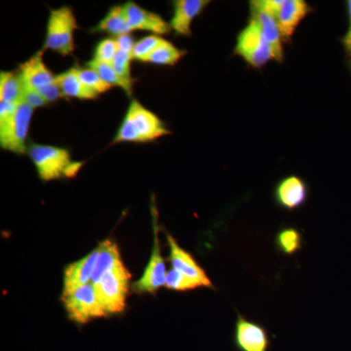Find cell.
Returning <instances> with one entry per match:
<instances>
[{
    "label": "cell",
    "mask_w": 351,
    "mask_h": 351,
    "mask_svg": "<svg viewBox=\"0 0 351 351\" xmlns=\"http://www.w3.org/2000/svg\"><path fill=\"white\" fill-rule=\"evenodd\" d=\"M130 279V272L125 265H121L93 286L97 298L108 315L122 313L125 308Z\"/></svg>",
    "instance_id": "cell-4"
},
{
    "label": "cell",
    "mask_w": 351,
    "mask_h": 351,
    "mask_svg": "<svg viewBox=\"0 0 351 351\" xmlns=\"http://www.w3.org/2000/svg\"><path fill=\"white\" fill-rule=\"evenodd\" d=\"M274 196L279 206L292 211L306 203L308 189L302 178L288 176L277 184Z\"/></svg>",
    "instance_id": "cell-16"
},
{
    "label": "cell",
    "mask_w": 351,
    "mask_h": 351,
    "mask_svg": "<svg viewBox=\"0 0 351 351\" xmlns=\"http://www.w3.org/2000/svg\"><path fill=\"white\" fill-rule=\"evenodd\" d=\"M18 73L25 84L34 88L38 92L56 83V75L44 63L43 50L38 51L21 64Z\"/></svg>",
    "instance_id": "cell-15"
},
{
    "label": "cell",
    "mask_w": 351,
    "mask_h": 351,
    "mask_svg": "<svg viewBox=\"0 0 351 351\" xmlns=\"http://www.w3.org/2000/svg\"><path fill=\"white\" fill-rule=\"evenodd\" d=\"M165 286L168 289L175 291H189L200 288L199 284L174 269L168 272Z\"/></svg>",
    "instance_id": "cell-29"
},
{
    "label": "cell",
    "mask_w": 351,
    "mask_h": 351,
    "mask_svg": "<svg viewBox=\"0 0 351 351\" xmlns=\"http://www.w3.org/2000/svg\"><path fill=\"white\" fill-rule=\"evenodd\" d=\"M119 52V45L115 38H104L97 44L94 50L93 60L101 63L112 64L115 55Z\"/></svg>",
    "instance_id": "cell-27"
},
{
    "label": "cell",
    "mask_w": 351,
    "mask_h": 351,
    "mask_svg": "<svg viewBox=\"0 0 351 351\" xmlns=\"http://www.w3.org/2000/svg\"><path fill=\"white\" fill-rule=\"evenodd\" d=\"M127 23L130 32L144 31L152 32L154 36H164L172 32L169 22H166L158 14L143 8L134 1L123 4Z\"/></svg>",
    "instance_id": "cell-9"
},
{
    "label": "cell",
    "mask_w": 351,
    "mask_h": 351,
    "mask_svg": "<svg viewBox=\"0 0 351 351\" xmlns=\"http://www.w3.org/2000/svg\"><path fill=\"white\" fill-rule=\"evenodd\" d=\"M346 10H348V29H351V0L346 1Z\"/></svg>",
    "instance_id": "cell-33"
},
{
    "label": "cell",
    "mask_w": 351,
    "mask_h": 351,
    "mask_svg": "<svg viewBox=\"0 0 351 351\" xmlns=\"http://www.w3.org/2000/svg\"><path fill=\"white\" fill-rule=\"evenodd\" d=\"M24 84V92H23V101L36 110V108L45 107L48 104L44 100L43 97L41 96L40 93L38 90L34 89L29 85Z\"/></svg>",
    "instance_id": "cell-30"
},
{
    "label": "cell",
    "mask_w": 351,
    "mask_h": 351,
    "mask_svg": "<svg viewBox=\"0 0 351 351\" xmlns=\"http://www.w3.org/2000/svg\"><path fill=\"white\" fill-rule=\"evenodd\" d=\"M167 241L170 247V262L172 269L178 270L184 276L193 279L200 287L213 288V284L208 277L204 269L198 265L195 258L182 248L172 235H167Z\"/></svg>",
    "instance_id": "cell-11"
},
{
    "label": "cell",
    "mask_w": 351,
    "mask_h": 351,
    "mask_svg": "<svg viewBox=\"0 0 351 351\" xmlns=\"http://www.w3.org/2000/svg\"><path fill=\"white\" fill-rule=\"evenodd\" d=\"M302 237L299 230L293 228H284L277 233L276 245L284 255L292 256L302 248Z\"/></svg>",
    "instance_id": "cell-24"
},
{
    "label": "cell",
    "mask_w": 351,
    "mask_h": 351,
    "mask_svg": "<svg viewBox=\"0 0 351 351\" xmlns=\"http://www.w3.org/2000/svg\"><path fill=\"white\" fill-rule=\"evenodd\" d=\"M170 134L169 129L166 127L160 117L145 108L140 101L132 100L112 143L143 144Z\"/></svg>",
    "instance_id": "cell-1"
},
{
    "label": "cell",
    "mask_w": 351,
    "mask_h": 351,
    "mask_svg": "<svg viewBox=\"0 0 351 351\" xmlns=\"http://www.w3.org/2000/svg\"><path fill=\"white\" fill-rule=\"evenodd\" d=\"M341 43H343V47H345L346 56H348V66H350L351 71V29H348V32H346L345 36L341 38Z\"/></svg>",
    "instance_id": "cell-32"
},
{
    "label": "cell",
    "mask_w": 351,
    "mask_h": 351,
    "mask_svg": "<svg viewBox=\"0 0 351 351\" xmlns=\"http://www.w3.org/2000/svg\"><path fill=\"white\" fill-rule=\"evenodd\" d=\"M162 40L163 38L161 36L152 34V36H145V38H141L140 40L136 41L133 52H132L133 60L147 63L149 58L151 57L154 50L158 47L159 44L162 43Z\"/></svg>",
    "instance_id": "cell-25"
},
{
    "label": "cell",
    "mask_w": 351,
    "mask_h": 351,
    "mask_svg": "<svg viewBox=\"0 0 351 351\" xmlns=\"http://www.w3.org/2000/svg\"><path fill=\"white\" fill-rule=\"evenodd\" d=\"M208 0H176L173 1V16L169 24L177 36H191V25L209 5Z\"/></svg>",
    "instance_id": "cell-13"
},
{
    "label": "cell",
    "mask_w": 351,
    "mask_h": 351,
    "mask_svg": "<svg viewBox=\"0 0 351 351\" xmlns=\"http://www.w3.org/2000/svg\"><path fill=\"white\" fill-rule=\"evenodd\" d=\"M91 32L92 34H106L112 38H117L124 34H131L123 5L110 7L107 15L91 29Z\"/></svg>",
    "instance_id": "cell-20"
},
{
    "label": "cell",
    "mask_w": 351,
    "mask_h": 351,
    "mask_svg": "<svg viewBox=\"0 0 351 351\" xmlns=\"http://www.w3.org/2000/svg\"><path fill=\"white\" fill-rule=\"evenodd\" d=\"M186 51L180 49L170 41L163 38L162 43L154 50L147 63L156 64V66H173L181 61L182 58L186 56Z\"/></svg>",
    "instance_id": "cell-22"
},
{
    "label": "cell",
    "mask_w": 351,
    "mask_h": 351,
    "mask_svg": "<svg viewBox=\"0 0 351 351\" xmlns=\"http://www.w3.org/2000/svg\"><path fill=\"white\" fill-rule=\"evenodd\" d=\"M234 343L239 351H269L270 339L265 327L239 314L235 323Z\"/></svg>",
    "instance_id": "cell-10"
},
{
    "label": "cell",
    "mask_w": 351,
    "mask_h": 351,
    "mask_svg": "<svg viewBox=\"0 0 351 351\" xmlns=\"http://www.w3.org/2000/svg\"><path fill=\"white\" fill-rule=\"evenodd\" d=\"M119 45V50L124 51V52L131 53L133 52L134 46H135L136 41L134 40L133 36L131 34H124V36H119L115 38Z\"/></svg>",
    "instance_id": "cell-31"
},
{
    "label": "cell",
    "mask_w": 351,
    "mask_h": 351,
    "mask_svg": "<svg viewBox=\"0 0 351 351\" xmlns=\"http://www.w3.org/2000/svg\"><path fill=\"white\" fill-rule=\"evenodd\" d=\"M87 66L95 69L101 76V80H104L110 87H119L123 89L127 94L131 95L133 91V86L129 85L128 83L124 82L117 71H114L112 64L101 63V62L95 61L92 59L91 61L88 62Z\"/></svg>",
    "instance_id": "cell-23"
},
{
    "label": "cell",
    "mask_w": 351,
    "mask_h": 351,
    "mask_svg": "<svg viewBox=\"0 0 351 351\" xmlns=\"http://www.w3.org/2000/svg\"><path fill=\"white\" fill-rule=\"evenodd\" d=\"M62 300L69 317L77 324H86L95 318L108 316L97 298L92 284H88L71 294L64 295Z\"/></svg>",
    "instance_id": "cell-7"
},
{
    "label": "cell",
    "mask_w": 351,
    "mask_h": 351,
    "mask_svg": "<svg viewBox=\"0 0 351 351\" xmlns=\"http://www.w3.org/2000/svg\"><path fill=\"white\" fill-rule=\"evenodd\" d=\"M234 54L256 69L263 68L274 60L272 48L265 40L257 23L251 19L237 36Z\"/></svg>",
    "instance_id": "cell-6"
},
{
    "label": "cell",
    "mask_w": 351,
    "mask_h": 351,
    "mask_svg": "<svg viewBox=\"0 0 351 351\" xmlns=\"http://www.w3.org/2000/svg\"><path fill=\"white\" fill-rule=\"evenodd\" d=\"M98 248L99 255L97 258L96 269L91 281L93 286L100 282L101 278L108 272L123 265L119 247L112 240H104L99 245Z\"/></svg>",
    "instance_id": "cell-18"
},
{
    "label": "cell",
    "mask_w": 351,
    "mask_h": 351,
    "mask_svg": "<svg viewBox=\"0 0 351 351\" xmlns=\"http://www.w3.org/2000/svg\"><path fill=\"white\" fill-rule=\"evenodd\" d=\"M311 11L304 0H285L276 18L284 43H290L297 27Z\"/></svg>",
    "instance_id": "cell-17"
},
{
    "label": "cell",
    "mask_w": 351,
    "mask_h": 351,
    "mask_svg": "<svg viewBox=\"0 0 351 351\" xmlns=\"http://www.w3.org/2000/svg\"><path fill=\"white\" fill-rule=\"evenodd\" d=\"M133 61L131 53L124 52V51L119 50L117 54L115 55L114 59L112 60V66L117 75L128 83L129 85L133 86L134 78L132 77L131 63Z\"/></svg>",
    "instance_id": "cell-28"
},
{
    "label": "cell",
    "mask_w": 351,
    "mask_h": 351,
    "mask_svg": "<svg viewBox=\"0 0 351 351\" xmlns=\"http://www.w3.org/2000/svg\"><path fill=\"white\" fill-rule=\"evenodd\" d=\"M27 154L43 182L75 177L83 165L71 159L68 149L56 145L32 144Z\"/></svg>",
    "instance_id": "cell-2"
},
{
    "label": "cell",
    "mask_w": 351,
    "mask_h": 351,
    "mask_svg": "<svg viewBox=\"0 0 351 351\" xmlns=\"http://www.w3.org/2000/svg\"><path fill=\"white\" fill-rule=\"evenodd\" d=\"M76 69H77L78 76H80L83 84L99 96L101 94L106 93L112 88L101 80V76L98 75L95 69L89 68V66L80 68L78 66H76Z\"/></svg>",
    "instance_id": "cell-26"
},
{
    "label": "cell",
    "mask_w": 351,
    "mask_h": 351,
    "mask_svg": "<svg viewBox=\"0 0 351 351\" xmlns=\"http://www.w3.org/2000/svg\"><path fill=\"white\" fill-rule=\"evenodd\" d=\"M99 248L95 249L86 257L80 258L77 262L69 265L64 272L63 295L71 294L73 291L91 284L95 269H96L97 258H98Z\"/></svg>",
    "instance_id": "cell-14"
},
{
    "label": "cell",
    "mask_w": 351,
    "mask_h": 351,
    "mask_svg": "<svg viewBox=\"0 0 351 351\" xmlns=\"http://www.w3.org/2000/svg\"><path fill=\"white\" fill-rule=\"evenodd\" d=\"M250 19L260 27L265 40L272 48L274 60L282 62L284 59L283 38L276 18L258 5L257 0L250 1Z\"/></svg>",
    "instance_id": "cell-12"
},
{
    "label": "cell",
    "mask_w": 351,
    "mask_h": 351,
    "mask_svg": "<svg viewBox=\"0 0 351 351\" xmlns=\"http://www.w3.org/2000/svg\"><path fill=\"white\" fill-rule=\"evenodd\" d=\"M24 84L18 71L0 73V101L20 103L23 101Z\"/></svg>",
    "instance_id": "cell-21"
},
{
    "label": "cell",
    "mask_w": 351,
    "mask_h": 351,
    "mask_svg": "<svg viewBox=\"0 0 351 351\" xmlns=\"http://www.w3.org/2000/svg\"><path fill=\"white\" fill-rule=\"evenodd\" d=\"M34 110L21 101L17 110L5 121L0 122V147L16 154H27V137Z\"/></svg>",
    "instance_id": "cell-5"
},
{
    "label": "cell",
    "mask_w": 351,
    "mask_h": 351,
    "mask_svg": "<svg viewBox=\"0 0 351 351\" xmlns=\"http://www.w3.org/2000/svg\"><path fill=\"white\" fill-rule=\"evenodd\" d=\"M78 25L75 13L69 6L50 10L46 29L44 50L61 56H69L75 50V34Z\"/></svg>",
    "instance_id": "cell-3"
},
{
    "label": "cell",
    "mask_w": 351,
    "mask_h": 351,
    "mask_svg": "<svg viewBox=\"0 0 351 351\" xmlns=\"http://www.w3.org/2000/svg\"><path fill=\"white\" fill-rule=\"evenodd\" d=\"M154 242L151 258L147 263L142 277L138 279L137 282L133 284L134 291L138 293H154L166 285V277H167L168 272L166 270L165 262L161 255L156 214H154Z\"/></svg>",
    "instance_id": "cell-8"
},
{
    "label": "cell",
    "mask_w": 351,
    "mask_h": 351,
    "mask_svg": "<svg viewBox=\"0 0 351 351\" xmlns=\"http://www.w3.org/2000/svg\"><path fill=\"white\" fill-rule=\"evenodd\" d=\"M56 82L64 98H75L78 100H95L99 95L94 93L80 80L76 66L56 75Z\"/></svg>",
    "instance_id": "cell-19"
}]
</instances>
